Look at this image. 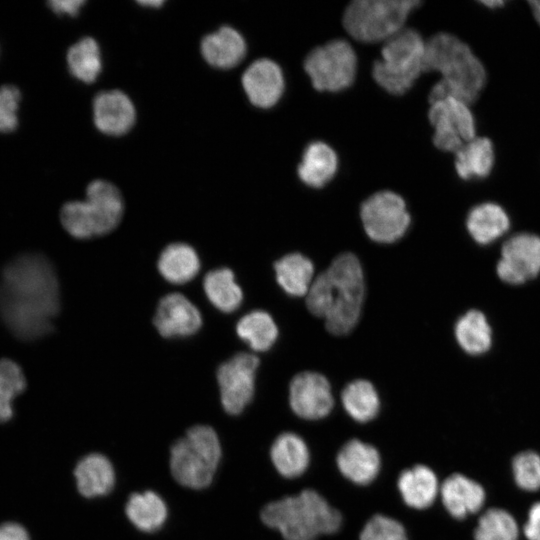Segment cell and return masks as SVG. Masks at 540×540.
<instances>
[{"label": "cell", "instance_id": "40", "mask_svg": "<svg viewBox=\"0 0 540 540\" xmlns=\"http://www.w3.org/2000/svg\"><path fill=\"white\" fill-rule=\"evenodd\" d=\"M0 540H31V536L22 523L3 521L0 523Z\"/></svg>", "mask_w": 540, "mask_h": 540}, {"label": "cell", "instance_id": "39", "mask_svg": "<svg viewBox=\"0 0 540 540\" xmlns=\"http://www.w3.org/2000/svg\"><path fill=\"white\" fill-rule=\"evenodd\" d=\"M0 380L15 398L22 394L27 387V380L22 368L11 359L0 360Z\"/></svg>", "mask_w": 540, "mask_h": 540}, {"label": "cell", "instance_id": "14", "mask_svg": "<svg viewBox=\"0 0 540 540\" xmlns=\"http://www.w3.org/2000/svg\"><path fill=\"white\" fill-rule=\"evenodd\" d=\"M540 271V238L531 234H519L510 238L502 249L498 263L499 277L512 284L523 283Z\"/></svg>", "mask_w": 540, "mask_h": 540}, {"label": "cell", "instance_id": "42", "mask_svg": "<svg viewBox=\"0 0 540 540\" xmlns=\"http://www.w3.org/2000/svg\"><path fill=\"white\" fill-rule=\"evenodd\" d=\"M15 399L0 380V424H5L13 419Z\"/></svg>", "mask_w": 540, "mask_h": 540}, {"label": "cell", "instance_id": "18", "mask_svg": "<svg viewBox=\"0 0 540 540\" xmlns=\"http://www.w3.org/2000/svg\"><path fill=\"white\" fill-rule=\"evenodd\" d=\"M200 50L210 65L229 69L244 59L247 46L240 32L230 26H222L203 37Z\"/></svg>", "mask_w": 540, "mask_h": 540}, {"label": "cell", "instance_id": "47", "mask_svg": "<svg viewBox=\"0 0 540 540\" xmlns=\"http://www.w3.org/2000/svg\"><path fill=\"white\" fill-rule=\"evenodd\" d=\"M0 54H1V47H0Z\"/></svg>", "mask_w": 540, "mask_h": 540}, {"label": "cell", "instance_id": "26", "mask_svg": "<svg viewBox=\"0 0 540 540\" xmlns=\"http://www.w3.org/2000/svg\"><path fill=\"white\" fill-rule=\"evenodd\" d=\"M494 163V150L488 138H474L455 152V169L464 180L484 178Z\"/></svg>", "mask_w": 540, "mask_h": 540}, {"label": "cell", "instance_id": "19", "mask_svg": "<svg viewBox=\"0 0 540 540\" xmlns=\"http://www.w3.org/2000/svg\"><path fill=\"white\" fill-rule=\"evenodd\" d=\"M440 494L446 510L457 519L479 511L485 502L483 487L458 473L443 482Z\"/></svg>", "mask_w": 540, "mask_h": 540}, {"label": "cell", "instance_id": "25", "mask_svg": "<svg viewBox=\"0 0 540 540\" xmlns=\"http://www.w3.org/2000/svg\"><path fill=\"white\" fill-rule=\"evenodd\" d=\"M271 459L278 472L287 478L301 475L309 464V450L295 433L279 435L271 447Z\"/></svg>", "mask_w": 540, "mask_h": 540}, {"label": "cell", "instance_id": "27", "mask_svg": "<svg viewBox=\"0 0 540 540\" xmlns=\"http://www.w3.org/2000/svg\"><path fill=\"white\" fill-rule=\"evenodd\" d=\"M276 279L282 289L292 296L307 294L313 280L312 262L300 253L287 254L274 264Z\"/></svg>", "mask_w": 540, "mask_h": 540}, {"label": "cell", "instance_id": "32", "mask_svg": "<svg viewBox=\"0 0 540 540\" xmlns=\"http://www.w3.org/2000/svg\"><path fill=\"white\" fill-rule=\"evenodd\" d=\"M236 331L251 349L258 352L270 349L278 336L274 320L267 312L261 310L244 315L238 321Z\"/></svg>", "mask_w": 540, "mask_h": 540}, {"label": "cell", "instance_id": "24", "mask_svg": "<svg viewBox=\"0 0 540 540\" xmlns=\"http://www.w3.org/2000/svg\"><path fill=\"white\" fill-rule=\"evenodd\" d=\"M160 274L168 282L184 284L191 281L199 272L200 260L194 250L185 243H172L166 246L157 262Z\"/></svg>", "mask_w": 540, "mask_h": 540}, {"label": "cell", "instance_id": "11", "mask_svg": "<svg viewBox=\"0 0 540 540\" xmlns=\"http://www.w3.org/2000/svg\"><path fill=\"white\" fill-rule=\"evenodd\" d=\"M428 118L434 128V145L447 152H457L475 136V122L468 105L454 98L430 104Z\"/></svg>", "mask_w": 540, "mask_h": 540}, {"label": "cell", "instance_id": "38", "mask_svg": "<svg viewBox=\"0 0 540 540\" xmlns=\"http://www.w3.org/2000/svg\"><path fill=\"white\" fill-rule=\"evenodd\" d=\"M360 540H407L406 532L397 520L375 515L364 526Z\"/></svg>", "mask_w": 540, "mask_h": 540}, {"label": "cell", "instance_id": "22", "mask_svg": "<svg viewBox=\"0 0 540 540\" xmlns=\"http://www.w3.org/2000/svg\"><path fill=\"white\" fill-rule=\"evenodd\" d=\"M74 476L78 491L88 498L107 494L115 482L111 462L97 453L83 457L74 469Z\"/></svg>", "mask_w": 540, "mask_h": 540}, {"label": "cell", "instance_id": "5", "mask_svg": "<svg viewBox=\"0 0 540 540\" xmlns=\"http://www.w3.org/2000/svg\"><path fill=\"white\" fill-rule=\"evenodd\" d=\"M124 214L120 190L111 182L96 179L86 188V200H72L60 209V222L72 237L89 239L113 231Z\"/></svg>", "mask_w": 540, "mask_h": 540}, {"label": "cell", "instance_id": "10", "mask_svg": "<svg viewBox=\"0 0 540 540\" xmlns=\"http://www.w3.org/2000/svg\"><path fill=\"white\" fill-rule=\"evenodd\" d=\"M360 217L369 238L379 243L399 240L411 220L404 199L392 191H379L367 198Z\"/></svg>", "mask_w": 540, "mask_h": 540}, {"label": "cell", "instance_id": "17", "mask_svg": "<svg viewBox=\"0 0 540 540\" xmlns=\"http://www.w3.org/2000/svg\"><path fill=\"white\" fill-rule=\"evenodd\" d=\"M93 119L101 132L120 136L133 127L136 110L131 99L123 91L118 89L102 91L93 99Z\"/></svg>", "mask_w": 540, "mask_h": 540}, {"label": "cell", "instance_id": "41", "mask_svg": "<svg viewBox=\"0 0 540 540\" xmlns=\"http://www.w3.org/2000/svg\"><path fill=\"white\" fill-rule=\"evenodd\" d=\"M85 3V0H49L46 5L58 16L68 15L75 17Z\"/></svg>", "mask_w": 540, "mask_h": 540}, {"label": "cell", "instance_id": "20", "mask_svg": "<svg viewBox=\"0 0 540 540\" xmlns=\"http://www.w3.org/2000/svg\"><path fill=\"white\" fill-rule=\"evenodd\" d=\"M341 473L354 483H370L380 469V456L371 445L353 439L347 442L337 456Z\"/></svg>", "mask_w": 540, "mask_h": 540}, {"label": "cell", "instance_id": "34", "mask_svg": "<svg viewBox=\"0 0 540 540\" xmlns=\"http://www.w3.org/2000/svg\"><path fill=\"white\" fill-rule=\"evenodd\" d=\"M456 338L460 346L468 353L485 352L491 344V330L479 311H469L461 317L455 327Z\"/></svg>", "mask_w": 540, "mask_h": 540}, {"label": "cell", "instance_id": "37", "mask_svg": "<svg viewBox=\"0 0 540 540\" xmlns=\"http://www.w3.org/2000/svg\"><path fill=\"white\" fill-rule=\"evenodd\" d=\"M516 484L524 490L535 491L540 488V456L533 451L517 454L512 463Z\"/></svg>", "mask_w": 540, "mask_h": 540}, {"label": "cell", "instance_id": "36", "mask_svg": "<svg viewBox=\"0 0 540 540\" xmlns=\"http://www.w3.org/2000/svg\"><path fill=\"white\" fill-rule=\"evenodd\" d=\"M22 101L23 94L17 85H0V135H10L18 130Z\"/></svg>", "mask_w": 540, "mask_h": 540}, {"label": "cell", "instance_id": "9", "mask_svg": "<svg viewBox=\"0 0 540 540\" xmlns=\"http://www.w3.org/2000/svg\"><path fill=\"white\" fill-rule=\"evenodd\" d=\"M304 69L316 90L338 92L354 82L357 56L348 41L331 40L308 53Z\"/></svg>", "mask_w": 540, "mask_h": 540}, {"label": "cell", "instance_id": "6", "mask_svg": "<svg viewBox=\"0 0 540 540\" xmlns=\"http://www.w3.org/2000/svg\"><path fill=\"white\" fill-rule=\"evenodd\" d=\"M425 43L418 31L403 28L387 39L381 59L375 61L372 76L376 83L393 95L406 93L423 72Z\"/></svg>", "mask_w": 540, "mask_h": 540}, {"label": "cell", "instance_id": "3", "mask_svg": "<svg viewBox=\"0 0 540 540\" xmlns=\"http://www.w3.org/2000/svg\"><path fill=\"white\" fill-rule=\"evenodd\" d=\"M439 72L442 77L429 93L430 104L454 98L473 103L484 87L486 72L471 49L449 33H437L425 43L423 72Z\"/></svg>", "mask_w": 540, "mask_h": 540}, {"label": "cell", "instance_id": "29", "mask_svg": "<svg viewBox=\"0 0 540 540\" xmlns=\"http://www.w3.org/2000/svg\"><path fill=\"white\" fill-rule=\"evenodd\" d=\"M209 301L220 311L231 313L242 303L243 293L236 283L234 273L228 268L209 271L203 281Z\"/></svg>", "mask_w": 540, "mask_h": 540}, {"label": "cell", "instance_id": "31", "mask_svg": "<svg viewBox=\"0 0 540 540\" xmlns=\"http://www.w3.org/2000/svg\"><path fill=\"white\" fill-rule=\"evenodd\" d=\"M68 70L76 79L92 83L102 69L100 48L97 41L89 36L72 44L66 54Z\"/></svg>", "mask_w": 540, "mask_h": 540}, {"label": "cell", "instance_id": "15", "mask_svg": "<svg viewBox=\"0 0 540 540\" xmlns=\"http://www.w3.org/2000/svg\"><path fill=\"white\" fill-rule=\"evenodd\" d=\"M153 322L163 337L180 338L195 334L202 326V316L184 295L171 293L159 301Z\"/></svg>", "mask_w": 540, "mask_h": 540}, {"label": "cell", "instance_id": "21", "mask_svg": "<svg viewBox=\"0 0 540 540\" xmlns=\"http://www.w3.org/2000/svg\"><path fill=\"white\" fill-rule=\"evenodd\" d=\"M338 169L336 152L328 144L315 141L304 149L297 173L312 188H321L332 180Z\"/></svg>", "mask_w": 540, "mask_h": 540}, {"label": "cell", "instance_id": "30", "mask_svg": "<svg viewBox=\"0 0 540 540\" xmlns=\"http://www.w3.org/2000/svg\"><path fill=\"white\" fill-rule=\"evenodd\" d=\"M467 228L477 242L487 244L507 231L509 219L500 206L483 203L470 211Z\"/></svg>", "mask_w": 540, "mask_h": 540}, {"label": "cell", "instance_id": "43", "mask_svg": "<svg viewBox=\"0 0 540 540\" xmlns=\"http://www.w3.org/2000/svg\"><path fill=\"white\" fill-rule=\"evenodd\" d=\"M524 533L528 540H540V502L531 506Z\"/></svg>", "mask_w": 540, "mask_h": 540}, {"label": "cell", "instance_id": "33", "mask_svg": "<svg viewBox=\"0 0 540 540\" xmlns=\"http://www.w3.org/2000/svg\"><path fill=\"white\" fill-rule=\"evenodd\" d=\"M346 412L358 422L372 420L379 411V397L373 384L359 379L349 383L342 392Z\"/></svg>", "mask_w": 540, "mask_h": 540}, {"label": "cell", "instance_id": "28", "mask_svg": "<svg viewBox=\"0 0 540 540\" xmlns=\"http://www.w3.org/2000/svg\"><path fill=\"white\" fill-rule=\"evenodd\" d=\"M125 511L134 526L145 532L159 529L167 517L165 502L153 491L132 494L126 503Z\"/></svg>", "mask_w": 540, "mask_h": 540}, {"label": "cell", "instance_id": "7", "mask_svg": "<svg viewBox=\"0 0 540 540\" xmlns=\"http://www.w3.org/2000/svg\"><path fill=\"white\" fill-rule=\"evenodd\" d=\"M220 457L221 446L214 429L193 426L171 448L172 475L185 487L204 488L211 483Z\"/></svg>", "mask_w": 540, "mask_h": 540}, {"label": "cell", "instance_id": "13", "mask_svg": "<svg viewBox=\"0 0 540 540\" xmlns=\"http://www.w3.org/2000/svg\"><path fill=\"white\" fill-rule=\"evenodd\" d=\"M292 410L301 418L316 420L327 416L334 404L328 380L317 372L297 374L289 387Z\"/></svg>", "mask_w": 540, "mask_h": 540}, {"label": "cell", "instance_id": "2", "mask_svg": "<svg viewBox=\"0 0 540 540\" xmlns=\"http://www.w3.org/2000/svg\"><path fill=\"white\" fill-rule=\"evenodd\" d=\"M364 276L358 258L352 253L338 255L313 280L306 305L315 316L325 319L327 330L345 335L357 324L364 300Z\"/></svg>", "mask_w": 540, "mask_h": 540}, {"label": "cell", "instance_id": "45", "mask_svg": "<svg viewBox=\"0 0 540 540\" xmlns=\"http://www.w3.org/2000/svg\"><path fill=\"white\" fill-rule=\"evenodd\" d=\"M533 15L540 25V1H530L529 2Z\"/></svg>", "mask_w": 540, "mask_h": 540}, {"label": "cell", "instance_id": "23", "mask_svg": "<svg viewBox=\"0 0 540 540\" xmlns=\"http://www.w3.org/2000/svg\"><path fill=\"white\" fill-rule=\"evenodd\" d=\"M398 488L405 503L416 509L430 506L440 489L436 475L424 465L403 471L398 478Z\"/></svg>", "mask_w": 540, "mask_h": 540}, {"label": "cell", "instance_id": "16", "mask_svg": "<svg viewBox=\"0 0 540 540\" xmlns=\"http://www.w3.org/2000/svg\"><path fill=\"white\" fill-rule=\"evenodd\" d=\"M241 82L249 101L264 109L278 103L285 87L282 69L268 58L251 63L244 71Z\"/></svg>", "mask_w": 540, "mask_h": 540}, {"label": "cell", "instance_id": "46", "mask_svg": "<svg viewBox=\"0 0 540 540\" xmlns=\"http://www.w3.org/2000/svg\"><path fill=\"white\" fill-rule=\"evenodd\" d=\"M482 3L489 8H497L499 6H502L504 2L493 0V1H483Z\"/></svg>", "mask_w": 540, "mask_h": 540}, {"label": "cell", "instance_id": "1", "mask_svg": "<svg viewBox=\"0 0 540 540\" xmlns=\"http://www.w3.org/2000/svg\"><path fill=\"white\" fill-rule=\"evenodd\" d=\"M59 310V282L46 256L24 253L4 266L0 279V318L13 336L34 341L48 335Z\"/></svg>", "mask_w": 540, "mask_h": 540}, {"label": "cell", "instance_id": "4", "mask_svg": "<svg viewBox=\"0 0 540 540\" xmlns=\"http://www.w3.org/2000/svg\"><path fill=\"white\" fill-rule=\"evenodd\" d=\"M261 519L286 540H315L321 534L337 531L342 521L339 511L310 489L267 504Z\"/></svg>", "mask_w": 540, "mask_h": 540}, {"label": "cell", "instance_id": "8", "mask_svg": "<svg viewBox=\"0 0 540 540\" xmlns=\"http://www.w3.org/2000/svg\"><path fill=\"white\" fill-rule=\"evenodd\" d=\"M417 0H355L343 14V26L351 37L365 42L386 41L404 28Z\"/></svg>", "mask_w": 540, "mask_h": 540}, {"label": "cell", "instance_id": "44", "mask_svg": "<svg viewBox=\"0 0 540 540\" xmlns=\"http://www.w3.org/2000/svg\"><path fill=\"white\" fill-rule=\"evenodd\" d=\"M137 3H139L142 6L145 7H153L157 8L164 4L163 0H138Z\"/></svg>", "mask_w": 540, "mask_h": 540}, {"label": "cell", "instance_id": "12", "mask_svg": "<svg viewBox=\"0 0 540 540\" xmlns=\"http://www.w3.org/2000/svg\"><path fill=\"white\" fill-rule=\"evenodd\" d=\"M258 366V357L244 352L234 355L219 366L217 381L221 403L227 413H241L252 400Z\"/></svg>", "mask_w": 540, "mask_h": 540}, {"label": "cell", "instance_id": "35", "mask_svg": "<svg viewBox=\"0 0 540 540\" xmlns=\"http://www.w3.org/2000/svg\"><path fill=\"white\" fill-rule=\"evenodd\" d=\"M518 525L507 511L492 508L479 518L474 532L475 540H517Z\"/></svg>", "mask_w": 540, "mask_h": 540}]
</instances>
